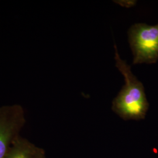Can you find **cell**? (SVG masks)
Wrapping results in <instances>:
<instances>
[{"label":"cell","instance_id":"4","mask_svg":"<svg viewBox=\"0 0 158 158\" xmlns=\"http://www.w3.org/2000/svg\"><path fill=\"white\" fill-rule=\"evenodd\" d=\"M4 158H36L28 149L18 147L13 149Z\"/></svg>","mask_w":158,"mask_h":158},{"label":"cell","instance_id":"1","mask_svg":"<svg viewBox=\"0 0 158 158\" xmlns=\"http://www.w3.org/2000/svg\"><path fill=\"white\" fill-rule=\"evenodd\" d=\"M116 67L124 75L125 84L113 102V110L125 119L139 120L145 118L149 103L144 87L131 70V67L121 59L114 45Z\"/></svg>","mask_w":158,"mask_h":158},{"label":"cell","instance_id":"3","mask_svg":"<svg viewBox=\"0 0 158 158\" xmlns=\"http://www.w3.org/2000/svg\"><path fill=\"white\" fill-rule=\"evenodd\" d=\"M21 120L18 108H9L0 111V158H5L12 136Z\"/></svg>","mask_w":158,"mask_h":158},{"label":"cell","instance_id":"2","mask_svg":"<svg viewBox=\"0 0 158 158\" xmlns=\"http://www.w3.org/2000/svg\"><path fill=\"white\" fill-rule=\"evenodd\" d=\"M134 56L133 64H153L158 60V23L148 25L137 23L128 32Z\"/></svg>","mask_w":158,"mask_h":158}]
</instances>
